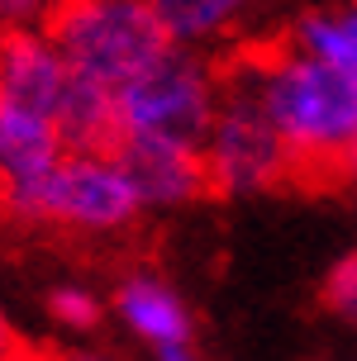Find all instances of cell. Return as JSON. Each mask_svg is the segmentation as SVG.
I'll use <instances>...</instances> for the list:
<instances>
[{
  "label": "cell",
  "mask_w": 357,
  "mask_h": 361,
  "mask_svg": "<svg viewBox=\"0 0 357 361\" xmlns=\"http://www.w3.org/2000/svg\"><path fill=\"white\" fill-rule=\"evenodd\" d=\"M252 86L257 105L267 109L271 128L281 133L295 176L329 180L348 176L357 147V81L295 53L291 43L271 48L238 67Z\"/></svg>",
  "instance_id": "1"
},
{
  "label": "cell",
  "mask_w": 357,
  "mask_h": 361,
  "mask_svg": "<svg viewBox=\"0 0 357 361\" xmlns=\"http://www.w3.org/2000/svg\"><path fill=\"white\" fill-rule=\"evenodd\" d=\"M0 209L19 224L67 233H119L143 214L139 190L115 162V152H62L53 171L5 195Z\"/></svg>",
  "instance_id": "2"
},
{
  "label": "cell",
  "mask_w": 357,
  "mask_h": 361,
  "mask_svg": "<svg viewBox=\"0 0 357 361\" xmlns=\"http://www.w3.org/2000/svg\"><path fill=\"white\" fill-rule=\"evenodd\" d=\"M48 38L71 72L105 90H119L172 48L148 0H62Z\"/></svg>",
  "instance_id": "3"
},
{
  "label": "cell",
  "mask_w": 357,
  "mask_h": 361,
  "mask_svg": "<svg viewBox=\"0 0 357 361\" xmlns=\"http://www.w3.org/2000/svg\"><path fill=\"white\" fill-rule=\"evenodd\" d=\"M200 162H205V185L214 195L233 200L276 190L286 176H295L281 133L271 128L267 109L257 105L243 72H233L219 90L214 119L200 138Z\"/></svg>",
  "instance_id": "4"
},
{
  "label": "cell",
  "mask_w": 357,
  "mask_h": 361,
  "mask_svg": "<svg viewBox=\"0 0 357 361\" xmlns=\"http://www.w3.org/2000/svg\"><path fill=\"white\" fill-rule=\"evenodd\" d=\"M219 90L224 81L210 72V62H200L186 48H167L153 67H143L134 81L115 90L119 138H172V143L200 147L219 105Z\"/></svg>",
  "instance_id": "5"
},
{
  "label": "cell",
  "mask_w": 357,
  "mask_h": 361,
  "mask_svg": "<svg viewBox=\"0 0 357 361\" xmlns=\"http://www.w3.org/2000/svg\"><path fill=\"white\" fill-rule=\"evenodd\" d=\"M115 162L134 180L143 209H181L200 200L205 185V162L196 143H172V138H119L110 147Z\"/></svg>",
  "instance_id": "6"
},
{
  "label": "cell",
  "mask_w": 357,
  "mask_h": 361,
  "mask_svg": "<svg viewBox=\"0 0 357 361\" xmlns=\"http://www.w3.org/2000/svg\"><path fill=\"white\" fill-rule=\"evenodd\" d=\"M81 76L67 67L48 34H5L0 38V100L24 105L43 119H62Z\"/></svg>",
  "instance_id": "7"
},
{
  "label": "cell",
  "mask_w": 357,
  "mask_h": 361,
  "mask_svg": "<svg viewBox=\"0 0 357 361\" xmlns=\"http://www.w3.org/2000/svg\"><path fill=\"white\" fill-rule=\"evenodd\" d=\"M110 309L119 314V324L139 338L148 352L167 343H196V319L191 305L181 300V290L172 281H162L153 271H129L124 281L115 286Z\"/></svg>",
  "instance_id": "8"
},
{
  "label": "cell",
  "mask_w": 357,
  "mask_h": 361,
  "mask_svg": "<svg viewBox=\"0 0 357 361\" xmlns=\"http://www.w3.org/2000/svg\"><path fill=\"white\" fill-rule=\"evenodd\" d=\"M62 152H67V143L53 119L0 100V200L34 185L43 171H53Z\"/></svg>",
  "instance_id": "9"
},
{
  "label": "cell",
  "mask_w": 357,
  "mask_h": 361,
  "mask_svg": "<svg viewBox=\"0 0 357 361\" xmlns=\"http://www.w3.org/2000/svg\"><path fill=\"white\" fill-rule=\"evenodd\" d=\"M291 48L357 81V0L300 15L291 24Z\"/></svg>",
  "instance_id": "10"
},
{
  "label": "cell",
  "mask_w": 357,
  "mask_h": 361,
  "mask_svg": "<svg viewBox=\"0 0 357 361\" xmlns=\"http://www.w3.org/2000/svg\"><path fill=\"white\" fill-rule=\"evenodd\" d=\"M252 0H148V10L158 19L172 48H205L214 38H224L243 19Z\"/></svg>",
  "instance_id": "11"
},
{
  "label": "cell",
  "mask_w": 357,
  "mask_h": 361,
  "mask_svg": "<svg viewBox=\"0 0 357 361\" xmlns=\"http://www.w3.org/2000/svg\"><path fill=\"white\" fill-rule=\"evenodd\" d=\"M48 314H53L57 328H67V333H90V328H100L105 319V305H100V295L86 286H57L48 295Z\"/></svg>",
  "instance_id": "12"
},
{
  "label": "cell",
  "mask_w": 357,
  "mask_h": 361,
  "mask_svg": "<svg viewBox=\"0 0 357 361\" xmlns=\"http://www.w3.org/2000/svg\"><path fill=\"white\" fill-rule=\"evenodd\" d=\"M320 300H324V309H329V314H339L343 324H357V252L339 257V262L329 267Z\"/></svg>",
  "instance_id": "13"
},
{
  "label": "cell",
  "mask_w": 357,
  "mask_h": 361,
  "mask_svg": "<svg viewBox=\"0 0 357 361\" xmlns=\"http://www.w3.org/2000/svg\"><path fill=\"white\" fill-rule=\"evenodd\" d=\"M62 0H0V38L5 34H48Z\"/></svg>",
  "instance_id": "14"
},
{
  "label": "cell",
  "mask_w": 357,
  "mask_h": 361,
  "mask_svg": "<svg viewBox=\"0 0 357 361\" xmlns=\"http://www.w3.org/2000/svg\"><path fill=\"white\" fill-rule=\"evenodd\" d=\"M38 361H124V357H115V352H105V347H62V352L38 357Z\"/></svg>",
  "instance_id": "15"
},
{
  "label": "cell",
  "mask_w": 357,
  "mask_h": 361,
  "mask_svg": "<svg viewBox=\"0 0 357 361\" xmlns=\"http://www.w3.org/2000/svg\"><path fill=\"white\" fill-rule=\"evenodd\" d=\"M153 361H200L196 343H167V347H153Z\"/></svg>",
  "instance_id": "16"
},
{
  "label": "cell",
  "mask_w": 357,
  "mask_h": 361,
  "mask_svg": "<svg viewBox=\"0 0 357 361\" xmlns=\"http://www.w3.org/2000/svg\"><path fill=\"white\" fill-rule=\"evenodd\" d=\"M24 352H19L15 333H10V324H5V314H0V361H19Z\"/></svg>",
  "instance_id": "17"
},
{
  "label": "cell",
  "mask_w": 357,
  "mask_h": 361,
  "mask_svg": "<svg viewBox=\"0 0 357 361\" xmlns=\"http://www.w3.org/2000/svg\"><path fill=\"white\" fill-rule=\"evenodd\" d=\"M348 180H357V147H353V162H348Z\"/></svg>",
  "instance_id": "18"
},
{
  "label": "cell",
  "mask_w": 357,
  "mask_h": 361,
  "mask_svg": "<svg viewBox=\"0 0 357 361\" xmlns=\"http://www.w3.org/2000/svg\"><path fill=\"white\" fill-rule=\"evenodd\" d=\"M19 361H38V357H19Z\"/></svg>",
  "instance_id": "19"
}]
</instances>
